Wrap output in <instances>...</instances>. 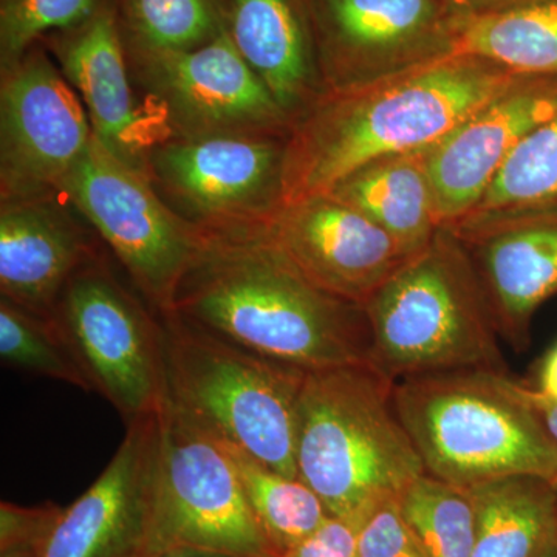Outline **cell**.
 <instances>
[{
	"label": "cell",
	"mask_w": 557,
	"mask_h": 557,
	"mask_svg": "<svg viewBox=\"0 0 557 557\" xmlns=\"http://www.w3.org/2000/svg\"><path fill=\"white\" fill-rule=\"evenodd\" d=\"M519 75L478 54L454 53L372 83L325 90L289 126L284 203L329 193L381 157L437 145Z\"/></svg>",
	"instance_id": "obj_1"
},
{
	"label": "cell",
	"mask_w": 557,
	"mask_h": 557,
	"mask_svg": "<svg viewBox=\"0 0 557 557\" xmlns=\"http://www.w3.org/2000/svg\"><path fill=\"white\" fill-rule=\"evenodd\" d=\"M174 311L252 354L300 369L369 361L364 306L318 287L262 231L207 234Z\"/></svg>",
	"instance_id": "obj_2"
},
{
	"label": "cell",
	"mask_w": 557,
	"mask_h": 557,
	"mask_svg": "<svg viewBox=\"0 0 557 557\" xmlns=\"http://www.w3.org/2000/svg\"><path fill=\"white\" fill-rule=\"evenodd\" d=\"M394 381L370 362L307 372L296 465L330 516L355 528L426 472L399 420Z\"/></svg>",
	"instance_id": "obj_3"
},
{
	"label": "cell",
	"mask_w": 557,
	"mask_h": 557,
	"mask_svg": "<svg viewBox=\"0 0 557 557\" xmlns=\"http://www.w3.org/2000/svg\"><path fill=\"white\" fill-rule=\"evenodd\" d=\"M395 409L428 474L460 487L557 478V448L508 373L467 369L397 381Z\"/></svg>",
	"instance_id": "obj_4"
},
{
	"label": "cell",
	"mask_w": 557,
	"mask_h": 557,
	"mask_svg": "<svg viewBox=\"0 0 557 557\" xmlns=\"http://www.w3.org/2000/svg\"><path fill=\"white\" fill-rule=\"evenodd\" d=\"M364 309L369 362L394 383L453 370L507 373L474 262L448 226L388 278Z\"/></svg>",
	"instance_id": "obj_5"
},
{
	"label": "cell",
	"mask_w": 557,
	"mask_h": 557,
	"mask_svg": "<svg viewBox=\"0 0 557 557\" xmlns=\"http://www.w3.org/2000/svg\"><path fill=\"white\" fill-rule=\"evenodd\" d=\"M159 319L172 405L230 448L299 479L298 405L309 370L252 354L175 311Z\"/></svg>",
	"instance_id": "obj_6"
},
{
	"label": "cell",
	"mask_w": 557,
	"mask_h": 557,
	"mask_svg": "<svg viewBox=\"0 0 557 557\" xmlns=\"http://www.w3.org/2000/svg\"><path fill=\"white\" fill-rule=\"evenodd\" d=\"M108 248L73 274L51 319L91 392L108 399L124 421L153 416L166 401L159 313L127 287L109 262Z\"/></svg>",
	"instance_id": "obj_7"
},
{
	"label": "cell",
	"mask_w": 557,
	"mask_h": 557,
	"mask_svg": "<svg viewBox=\"0 0 557 557\" xmlns=\"http://www.w3.org/2000/svg\"><path fill=\"white\" fill-rule=\"evenodd\" d=\"M62 197L89 223L132 287L157 313L175 296L207 234L168 207L150 180L131 170L94 137L65 180Z\"/></svg>",
	"instance_id": "obj_8"
},
{
	"label": "cell",
	"mask_w": 557,
	"mask_h": 557,
	"mask_svg": "<svg viewBox=\"0 0 557 557\" xmlns=\"http://www.w3.org/2000/svg\"><path fill=\"white\" fill-rule=\"evenodd\" d=\"M149 556L174 548L277 557L263 534L228 448L166 398Z\"/></svg>",
	"instance_id": "obj_9"
},
{
	"label": "cell",
	"mask_w": 557,
	"mask_h": 557,
	"mask_svg": "<svg viewBox=\"0 0 557 557\" xmlns=\"http://www.w3.org/2000/svg\"><path fill=\"white\" fill-rule=\"evenodd\" d=\"M123 39L135 89L164 138L287 137L292 120L242 58L228 30L188 50Z\"/></svg>",
	"instance_id": "obj_10"
},
{
	"label": "cell",
	"mask_w": 557,
	"mask_h": 557,
	"mask_svg": "<svg viewBox=\"0 0 557 557\" xmlns=\"http://www.w3.org/2000/svg\"><path fill=\"white\" fill-rule=\"evenodd\" d=\"M287 137L164 138L150 150L148 177L168 207L203 233H258L284 205Z\"/></svg>",
	"instance_id": "obj_11"
},
{
	"label": "cell",
	"mask_w": 557,
	"mask_h": 557,
	"mask_svg": "<svg viewBox=\"0 0 557 557\" xmlns=\"http://www.w3.org/2000/svg\"><path fill=\"white\" fill-rule=\"evenodd\" d=\"M91 141L83 101L42 44L0 70V201L62 196Z\"/></svg>",
	"instance_id": "obj_12"
},
{
	"label": "cell",
	"mask_w": 557,
	"mask_h": 557,
	"mask_svg": "<svg viewBox=\"0 0 557 557\" xmlns=\"http://www.w3.org/2000/svg\"><path fill=\"white\" fill-rule=\"evenodd\" d=\"M461 17L446 0H314L325 90L372 83L457 53Z\"/></svg>",
	"instance_id": "obj_13"
},
{
	"label": "cell",
	"mask_w": 557,
	"mask_h": 557,
	"mask_svg": "<svg viewBox=\"0 0 557 557\" xmlns=\"http://www.w3.org/2000/svg\"><path fill=\"white\" fill-rule=\"evenodd\" d=\"M159 413L127 423L112 460L87 491L62 508L38 557L149 556L159 474Z\"/></svg>",
	"instance_id": "obj_14"
},
{
	"label": "cell",
	"mask_w": 557,
	"mask_h": 557,
	"mask_svg": "<svg viewBox=\"0 0 557 557\" xmlns=\"http://www.w3.org/2000/svg\"><path fill=\"white\" fill-rule=\"evenodd\" d=\"M445 226L474 262L498 336L525 350L534 314L557 295V209L472 211Z\"/></svg>",
	"instance_id": "obj_15"
},
{
	"label": "cell",
	"mask_w": 557,
	"mask_h": 557,
	"mask_svg": "<svg viewBox=\"0 0 557 557\" xmlns=\"http://www.w3.org/2000/svg\"><path fill=\"white\" fill-rule=\"evenodd\" d=\"M262 234L318 287L361 306L413 258L368 215L330 194L282 205Z\"/></svg>",
	"instance_id": "obj_16"
},
{
	"label": "cell",
	"mask_w": 557,
	"mask_h": 557,
	"mask_svg": "<svg viewBox=\"0 0 557 557\" xmlns=\"http://www.w3.org/2000/svg\"><path fill=\"white\" fill-rule=\"evenodd\" d=\"M39 42L78 94L95 139L121 163L148 177L150 150L166 135L135 89L112 2L102 0L89 20Z\"/></svg>",
	"instance_id": "obj_17"
},
{
	"label": "cell",
	"mask_w": 557,
	"mask_h": 557,
	"mask_svg": "<svg viewBox=\"0 0 557 557\" xmlns=\"http://www.w3.org/2000/svg\"><path fill=\"white\" fill-rule=\"evenodd\" d=\"M557 115V75L520 73L507 90L429 149L442 225L478 207L502 164Z\"/></svg>",
	"instance_id": "obj_18"
},
{
	"label": "cell",
	"mask_w": 557,
	"mask_h": 557,
	"mask_svg": "<svg viewBox=\"0 0 557 557\" xmlns=\"http://www.w3.org/2000/svg\"><path fill=\"white\" fill-rule=\"evenodd\" d=\"M104 248L62 196L0 201V298L51 318L73 274Z\"/></svg>",
	"instance_id": "obj_19"
},
{
	"label": "cell",
	"mask_w": 557,
	"mask_h": 557,
	"mask_svg": "<svg viewBox=\"0 0 557 557\" xmlns=\"http://www.w3.org/2000/svg\"><path fill=\"white\" fill-rule=\"evenodd\" d=\"M228 35L289 120L324 94L314 0H226Z\"/></svg>",
	"instance_id": "obj_20"
},
{
	"label": "cell",
	"mask_w": 557,
	"mask_h": 557,
	"mask_svg": "<svg viewBox=\"0 0 557 557\" xmlns=\"http://www.w3.org/2000/svg\"><path fill=\"white\" fill-rule=\"evenodd\" d=\"M431 148L370 161L325 194L368 215L416 256L443 226L429 172Z\"/></svg>",
	"instance_id": "obj_21"
},
{
	"label": "cell",
	"mask_w": 557,
	"mask_h": 557,
	"mask_svg": "<svg viewBox=\"0 0 557 557\" xmlns=\"http://www.w3.org/2000/svg\"><path fill=\"white\" fill-rule=\"evenodd\" d=\"M475 508L471 557H544L557 544L553 480L516 475L469 487Z\"/></svg>",
	"instance_id": "obj_22"
},
{
	"label": "cell",
	"mask_w": 557,
	"mask_h": 557,
	"mask_svg": "<svg viewBox=\"0 0 557 557\" xmlns=\"http://www.w3.org/2000/svg\"><path fill=\"white\" fill-rule=\"evenodd\" d=\"M457 53L496 61L512 72L557 75V0L491 16L461 17Z\"/></svg>",
	"instance_id": "obj_23"
},
{
	"label": "cell",
	"mask_w": 557,
	"mask_h": 557,
	"mask_svg": "<svg viewBox=\"0 0 557 557\" xmlns=\"http://www.w3.org/2000/svg\"><path fill=\"white\" fill-rule=\"evenodd\" d=\"M226 448L239 471L252 512L277 557L330 518L327 508L306 482L274 471L244 450Z\"/></svg>",
	"instance_id": "obj_24"
},
{
	"label": "cell",
	"mask_w": 557,
	"mask_h": 557,
	"mask_svg": "<svg viewBox=\"0 0 557 557\" xmlns=\"http://www.w3.org/2000/svg\"><path fill=\"white\" fill-rule=\"evenodd\" d=\"M398 508L426 557H471L475 508L467 487L424 472L398 497Z\"/></svg>",
	"instance_id": "obj_25"
},
{
	"label": "cell",
	"mask_w": 557,
	"mask_h": 557,
	"mask_svg": "<svg viewBox=\"0 0 557 557\" xmlns=\"http://www.w3.org/2000/svg\"><path fill=\"white\" fill-rule=\"evenodd\" d=\"M126 39L164 50L205 46L228 30L226 0H110Z\"/></svg>",
	"instance_id": "obj_26"
},
{
	"label": "cell",
	"mask_w": 557,
	"mask_h": 557,
	"mask_svg": "<svg viewBox=\"0 0 557 557\" xmlns=\"http://www.w3.org/2000/svg\"><path fill=\"white\" fill-rule=\"evenodd\" d=\"M2 364L91 392L89 380L57 322L0 298Z\"/></svg>",
	"instance_id": "obj_27"
},
{
	"label": "cell",
	"mask_w": 557,
	"mask_h": 557,
	"mask_svg": "<svg viewBox=\"0 0 557 557\" xmlns=\"http://www.w3.org/2000/svg\"><path fill=\"white\" fill-rule=\"evenodd\" d=\"M516 208L557 209V115L520 143L472 211Z\"/></svg>",
	"instance_id": "obj_28"
},
{
	"label": "cell",
	"mask_w": 557,
	"mask_h": 557,
	"mask_svg": "<svg viewBox=\"0 0 557 557\" xmlns=\"http://www.w3.org/2000/svg\"><path fill=\"white\" fill-rule=\"evenodd\" d=\"M102 0H0V70L21 60L51 33L75 27Z\"/></svg>",
	"instance_id": "obj_29"
},
{
	"label": "cell",
	"mask_w": 557,
	"mask_h": 557,
	"mask_svg": "<svg viewBox=\"0 0 557 557\" xmlns=\"http://www.w3.org/2000/svg\"><path fill=\"white\" fill-rule=\"evenodd\" d=\"M358 545L359 557H426L399 512L398 498L361 523Z\"/></svg>",
	"instance_id": "obj_30"
},
{
	"label": "cell",
	"mask_w": 557,
	"mask_h": 557,
	"mask_svg": "<svg viewBox=\"0 0 557 557\" xmlns=\"http://www.w3.org/2000/svg\"><path fill=\"white\" fill-rule=\"evenodd\" d=\"M62 512L60 505L44 504L39 507L2 502L0 504V549L10 547L42 548L54 523ZM39 555V553H38Z\"/></svg>",
	"instance_id": "obj_31"
},
{
	"label": "cell",
	"mask_w": 557,
	"mask_h": 557,
	"mask_svg": "<svg viewBox=\"0 0 557 557\" xmlns=\"http://www.w3.org/2000/svg\"><path fill=\"white\" fill-rule=\"evenodd\" d=\"M281 557H359L358 528L330 516L314 533Z\"/></svg>",
	"instance_id": "obj_32"
},
{
	"label": "cell",
	"mask_w": 557,
	"mask_h": 557,
	"mask_svg": "<svg viewBox=\"0 0 557 557\" xmlns=\"http://www.w3.org/2000/svg\"><path fill=\"white\" fill-rule=\"evenodd\" d=\"M465 17L491 16L533 5L539 0H446Z\"/></svg>",
	"instance_id": "obj_33"
},
{
	"label": "cell",
	"mask_w": 557,
	"mask_h": 557,
	"mask_svg": "<svg viewBox=\"0 0 557 557\" xmlns=\"http://www.w3.org/2000/svg\"><path fill=\"white\" fill-rule=\"evenodd\" d=\"M523 391H525L528 403L537 413L542 426L557 448V399L545 397L536 391V387L528 386V384H523Z\"/></svg>",
	"instance_id": "obj_34"
},
{
	"label": "cell",
	"mask_w": 557,
	"mask_h": 557,
	"mask_svg": "<svg viewBox=\"0 0 557 557\" xmlns=\"http://www.w3.org/2000/svg\"><path fill=\"white\" fill-rule=\"evenodd\" d=\"M534 387L545 397L557 399V344L542 361L537 384Z\"/></svg>",
	"instance_id": "obj_35"
},
{
	"label": "cell",
	"mask_w": 557,
	"mask_h": 557,
	"mask_svg": "<svg viewBox=\"0 0 557 557\" xmlns=\"http://www.w3.org/2000/svg\"><path fill=\"white\" fill-rule=\"evenodd\" d=\"M150 557H244L237 555H228V553L209 552V549L197 548H174L168 552L159 553V555Z\"/></svg>",
	"instance_id": "obj_36"
},
{
	"label": "cell",
	"mask_w": 557,
	"mask_h": 557,
	"mask_svg": "<svg viewBox=\"0 0 557 557\" xmlns=\"http://www.w3.org/2000/svg\"><path fill=\"white\" fill-rule=\"evenodd\" d=\"M38 553L30 547H10L0 549V557H38Z\"/></svg>",
	"instance_id": "obj_37"
},
{
	"label": "cell",
	"mask_w": 557,
	"mask_h": 557,
	"mask_svg": "<svg viewBox=\"0 0 557 557\" xmlns=\"http://www.w3.org/2000/svg\"><path fill=\"white\" fill-rule=\"evenodd\" d=\"M544 557H557V544Z\"/></svg>",
	"instance_id": "obj_38"
},
{
	"label": "cell",
	"mask_w": 557,
	"mask_h": 557,
	"mask_svg": "<svg viewBox=\"0 0 557 557\" xmlns=\"http://www.w3.org/2000/svg\"><path fill=\"white\" fill-rule=\"evenodd\" d=\"M553 483H555V490H556V494H557V478L555 480H553Z\"/></svg>",
	"instance_id": "obj_39"
}]
</instances>
